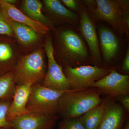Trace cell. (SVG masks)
<instances>
[{"label": "cell", "instance_id": "5b68a950", "mask_svg": "<svg viewBox=\"0 0 129 129\" xmlns=\"http://www.w3.org/2000/svg\"><path fill=\"white\" fill-rule=\"evenodd\" d=\"M109 70L96 66L84 65L66 67L64 73L71 90H81L91 88L98 80L109 73Z\"/></svg>", "mask_w": 129, "mask_h": 129}, {"label": "cell", "instance_id": "44dd1931", "mask_svg": "<svg viewBox=\"0 0 129 129\" xmlns=\"http://www.w3.org/2000/svg\"><path fill=\"white\" fill-rule=\"evenodd\" d=\"M12 100L0 99V128L12 127L7 113Z\"/></svg>", "mask_w": 129, "mask_h": 129}, {"label": "cell", "instance_id": "2e32d148", "mask_svg": "<svg viewBox=\"0 0 129 129\" xmlns=\"http://www.w3.org/2000/svg\"><path fill=\"white\" fill-rule=\"evenodd\" d=\"M106 102L101 103L99 106L79 117L86 129H97L104 115Z\"/></svg>", "mask_w": 129, "mask_h": 129}, {"label": "cell", "instance_id": "f1b7e54d", "mask_svg": "<svg viewBox=\"0 0 129 129\" xmlns=\"http://www.w3.org/2000/svg\"><path fill=\"white\" fill-rule=\"evenodd\" d=\"M0 129H13L12 127H9V128H1Z\"/></svg>", "mask_w": 129, "mask_h": 129}, {"label": "cell", "instance_id": "ac0fdd59", "mask_svg": "<svg viewBox=\"0 0 129 129\" xmlns=\"http://www.w3.org/2000/svg\"><path fill=\"white\" fill-rule=\"evenodd\" d=\"M42 3L37 0H25L23 2V9L28 17L43 24L50 23L49 19L42 12Z\"/></svg>", "mask_w": 129, "mask_h": 129}, {"label": "cell", "instance_id": "ba28073f", "mask_svg": "<svg viewBox=\"0 0 129 129\" xmlns=\"http://www.w3.org/2000/svg\"><path fill=\"white\" fill-rule=\"evenodd\" d=\"M91 88H96L100 93L112 96L128 95L129 76L122 75L114 70L96 81Z\"/></svg>", "mask_w": 129, "mask_h": 129}, {"label": "cell", "instance_id": "52a82bcc", "mask_svg": "<svg viewBox=\"0 0 129 129\" xmlns=\"http://www.w3.org/2000/svg\"><path fill=\"white\" fill-rule=\"evenodd\" d=\"M60 40L63 51L71 64L83 62L88 57L84 43L73 30L67 29L61 32Z\"/></svg>", "mask_w": 129, "mask_h": 129}, {"label": "cell", "instance_id": "4316f807", "mask_svg": "<svg viewBox=\"0 0 129 129\" xmlns=\"http://www.w3.org/2000/svg\"><path fill=\"white\" fill-rule=\"evenodd\" d=\"M6 1L8 3L12 5H13L12 4H14L16 1L15 0H6Z\"/></svg>", "mask_w": 129, "mask_h": 129}, {"label": "cell", "instance_id": "3957f363", "mask_svg": "<svg viewBox=\"0 0 129 129\" xmlns=\"http://www.w3.org/2000/svg\"><path fill=\"white\" fill-rule=\"evenodd\" d=\"M69 90H57L46 88L41 84H33L30 88L26 107L28 112L46 115H57L59 99Z\"/></svg>", "mask_w": 129, "mask_h": 129}, {"label": "cell", "instance_id": "7402d4cb", "mask_svg": "<svg viewBox=\"0 0 129 129\" xmlns=\"http://www.w3.org/2000/svg\"><path fill=\"white\" fill-rule=\"evenodd\" d=\"M58 129H86L79 118H65L58 125Z\"/></svg>", "mask_w": 129, "mask_h": 129}, {"label": "cell", "instance_id": "d4e9b609", "mask_svg": "<svg viewBox=\"0 0 129 129\" xmlns=\"http://www.w3.org/2000/svg\"><path fill=\"white\" fill-rule=\"evenodd\" d=\"M122 69L124 72H129V50L128 48L125 57L123 62L122 65Z\"/></svg>", "mask_w": 129, "mask_h": 129}, {"label": "cell", "instance_id": "cb8c5ba5", "mask_svg": "<svg viewBox=\"0 0 129 129\" xmlns=\"http://www.w3.org/2000/svg\"><path fill=\"white\" fill-rule=\"evenodd\" d=\"M121 103L122 107L127 112L129 111V96L128 95H123L118 97Z\"/></svg>", "mask_w": 129, "mask_h": 129}, {"label": "cell", "instance_id": "9c48e42d", "mask_svg": "<svg viewBox=\"0 0 129 129\" xmlns=\"http://www.w3.org/2000/svg\"><path fill=\"white\" fill-rule=\"evenodd\" d=\"M58 118L57 115L29 112L9 122L13 129H52Z\"/></svg>", "mask_w": 129, "mask_h": 129}, {"label": "cell", "instance_id": "484cf974", "mask_svg": "<svg viewBox=\"0 0 129 129\" xmlns=\"http://www.w3.org/2000/svg\"><path fill=\"white\" fill-rule=\"evenodd\" d=\"M62 2L70 9H76L77 8V4L74 0H62Z\"/></svg>", "mask_w": 129, "mask_h": 129}, {"label": "cell", "instance_id": "30bf717a", "mask_svg": "<svg viewBox=\"0 0 129 129\" xmlns=\"http://www.w3.org/2000/svg\"><path fill=\"white\" fill-rule=\"evenodd\" d=\"M80 29L88 44L92 58L96 62L101 60L99 40L93 21L85 9L83 10L80 17Z\"/></svg>", "mask_w": 129, "mask_h": 129}, {"label": "cell", "instance_id": "277c9868", "mask_svg": "<svg viewBox=\"0 0 129 129\" xmlns=\"http://www.w3.org/2000/svg\"><path fill=\"white\" fill-rule=\"evenodd\" d=\"M45 68L41 50H37L23 57L13 71L16 85L29 83L41 84L46 74Z\"/></svg>", "mask_w": 129, "mask_h": 129}, {"label": "cell", "instance_id": "603a6c76", "mask_svg": "<svg viewBox=\"0 0 129 129\" xmlns=\"http://www.w3.org/2000/svg\"><path fill=\"white\" fill-rule=\"evenodd\" d=\"M12 32L8 18L0 8V35L11 36Z\"/></svg>", "mask_w": 129, "mask_h": 129}, {"label": "cell", "instance_id": "7a4b0ae2", "mask_svg": "<svg viewBox=\"0 0 129 129\" xmlns=\"http://www.w3.org/2000/svg\"><path fill=\"white\" fill-rule=\"evenodd\" d=\"M95 10L96 18L107 22L120 36H128V7L125 1L96 0Z\"/></svg>", "mask_w": 129, "mask_h": 129}, {"label": "cell", "instance_id": "83f0119b", "mask_svg": "<svg viewBox=\"0 0 129 129\" xmlns=\"http://www.w3.org/2000/svg\"><path fill=\"white\" fill-rule=\"evenodd\" d=\"M122 129H129V122H127L125 124V125Z\"/></svg>", "mask_w": 129, "mask_h": 129}, {"label": "cell", "instance_id": "d6986e66", "mask_svg": "<svg viewBox=\"0 0 129 129\" xmlns=\"http://www.w3.org/2000/svg\"><path fill=\"white\" fill-rule=\"evenodd\" d=\"M16 86L13 71L0 75V99L12 100Z\"/></svg>", "mask_w": 129, "mask_h": 129}, {"label": "cell", "instance_id": "e0dca14e", "mask_svg": "<svg viewBox=\"0 0 129 129\" xmlns=\"http://www.w3.org/2000/svg\"><path fill=\"white\" fill-rule=\"evenodd\" d=\"M44 2L47 9L58 17L73 23L78 20L76 14L64 7L59 1L45 0Z\"/></svg>", "mask_w": 129, "mask_h": 129}, {"label": "cell", "instance_id": "5bb4252c", "mask_svg": "<svg viewBox=\"0 0 129 129\" xmlns=\"http://www.w3.org/2000/svg\"><path fill=\"white\" fill-rule=\"evenodd\" d=\"M99 35L103 57L106 62H108L117 53L119 41L112 31L105 27L99 28Z\"/></svg>", "mask_w": 129, "mask_h": 129}, {"label": "cell", "instance_id": "8992f818", "mask_svg": "<svg viewBox=\"0 0 129 129\" xmlns=\"http://www.w3.org/2000/svg\"><path fill=\"white\" fill-rule=\"evenodd\" d=\"M45 48L48 61V68L41 84L46 88L57 90H71L62 68L55 59L54 48L50 38L47 40Z\"/></svg>", "mask_w": 129, "mask_h": 129}, {"label": "cell", "instance_id": "ffe728a7", "mask_svg": "<svg viewBox=\"0 0 129 129\" xmlns=\"http://www.w3.org/2000/svg\"><path fill=\"white\" fill-rule=\"evenodd\" d=\"M13 55L12 50L9 44L0 42V66L4 67V70L6 69L5 67H7L9 72L11 71L8 68L7 64L10 62Z\"/></svg>", "mask_w": 129, "mask_h": 129}, {"label": "cell", "instance_id": "9a60e30c", "mask_svg": "<svg viewBox=\"0 0 129 129\" xmlns=\"http://www.w3.org/2000/svg\"><path fill=\"white\" fill-rule=\"evenodd\" d=\"M8 20L12 30L16 35L19 41L22 44L29 45L34 43L39 39L40 35L31 28L9 19Z\"/></svg>", "mask_w": 129, "mask_h": 129}, {"label": "cell", "instance_id": "6da1fadb", "mask_svg": "<svg viewBox=\"0 0 129 129\" xmlns=\"http://www.w3.org/2000/svg\"><path fill=\"white\" fill-rule=\"evenodd\" d=\"M101 101L98 90H70L59 99L58 113L65 118L79 117L99 106Z\"/></svg>", "mask_w": 129, "mask_h": 129}, {"label": "cell", "instance_id": "7c38bea8", "mask_svg": "<svg viewBox=\"0 0 129 129\" xmlns=\"http://www.w3.org/2000/svg\"><path fill=\"white\" fill-rule=\"evenodd\" d=\"M32 84L33 83H29L16 85L8 112L7 118L9 121L18 116L29 113L26 107Z\"/></svg>", "mask_w": 129, "mask_h": 129}, {"label": "cell", "instance_id": "4fadbf2b", "mask_svg": "<svg viewBox=\"0 0 129 129\" xmlns=\"http://www.w3.org/2000/svg\"><path fill=\"white\" fill-rule=\"evenodd\" d=\"M124 109L114 102H106L103 118L97 129H120L123 123Z\"/></svg>", "mask_w": 129, "mask_h": 129}, {"label": "cell", "instance_id": "8fae6325", "mask_svg": "<svg viewBox=\"0 0 129 129\" xmlns=\"http://www.w3.org/2000/svg\"><path fill=\"white\" fill-rule=\"evenodd\" d=\"M0 8L9 19L28 26L39 35L45 34L50 30L46 25L33 20L6 0H0Z\"/></svg>", "mask_w": 129, "mask_h": 129}]
</instances>
